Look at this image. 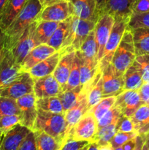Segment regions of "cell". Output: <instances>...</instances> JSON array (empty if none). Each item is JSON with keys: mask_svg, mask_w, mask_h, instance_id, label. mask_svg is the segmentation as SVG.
Here are the masks:
<instances>
[{"mask_svg": "<svg viewBox=\"0 0 149 150\" xmlns=\"http://www.w3.org/2000/svg\"><path fill=\"white\" fill-rule=\"evenodd\" d=\"M39 0H29L18 16L4 32L6 35L4 48L11 50L25 29L38 20L42 10Z\"/></svg>", "mask_w": 149, "mask_h": 150, "instance_id": "6da1fadb", "label": "cell"}, {"mask_svg": "<svg viewBox=\"0 0 149 150\" xmlns=\"http://www.w3.org/2000/svg\"><path fill=\"white\" fill-rule=\"evenodd\" d=\"M32 130L45 132L62 144L67 135L65 115L37 109V116Z\"/></svg>", "mask_w": 149, "mask_h": 150, "instance_id": "7a4b0ae2", "label": "cell"}, {"mask_svg": "<svg viewBox=\"0 0 149 150\" xmlns=\"http://www.w3.org/2000/svg\"><path fill=\"white\" fill-rule=\"evenodd\" d=\"M96 23L80 19L72 16L67 37L58 51L61 55L79 51L82 44L90 32L94 29Z\"/></svg>", "mask_w": 149, "mask_h": 150, "instance_id": "3957f363", "label": "cell"}, {"mask_svg": "<svg viewBox=\"0 0 149 150\" xmlns=\"http://www.w3.org/2000/svg\"><path fill=\"white\" fill-rule=\"evenodd\" d=\"M136 57L132 34L131 29L127 26L122 39L114 53L111 63L117 70L124 74L127 69L133 64Z\"/></svg>", "mask_w": 149, "mask_h": 150, "instance_id": "277c9868", "label": "cell"}, {"mask_svg": "<svg viewBox=\"0 0 149 150\" xmlns=\"http://www.w3.org/2000/svg\"><path fill=\"white\" fill-rule=\"evenodd\" d=\"M128 26V21L121 19H115L109 38L105 45L102 59L99 62V70L102 71L106 66L112 62L115 50L121 42L124 32Z\"/></svg>", "mask_w": 149, "mask_h": 150, "instance_id": "5b68a950", "label": "cell"}, {"mask_svg": "<svg viewBox=\"0 0 149 150\" xmlns=\"http://www.w3.org/2000/svg\"><path fill=\"white\" fill-rule=\"evenodd\" d=\"M34 79L29 72H22L13 81L0 89V96L17 100L33 92Z\"/></svg>", "mask_w": 149, "mask_h": 150, "instance_id": "8992f818", "label": "cell"}, {"mask_svg": "<svg viewBox=\"0 0 149 150\" xmlns=\"http://www.w3.org/2000/svg\"><path fill=\"white\" fill-rule=\"evenodd\" d=\"M97 130V121L91 114L87 113L73 126L69 132L67 139L75 141H86L91 143Z\"/></svg>", "mask_w": 149, "mask_h": 150, "instance_id": "52a82bcc", "label": "cell"}, {"mask_svg": "<svg viewBox=\"0 0 149 150\" xmlns=\"http://www.w3.org/2000/svg\"><path fill=\"white\" fill-rule=\"evenodd\" d=\"M103 98L117 96L124 91V81L123 73L116 70L112 63L102 70Z\"/></svg>", "mask_w": 149, "mask_h": 150, "instance_id": "ba28073f", "label": "cell"}, {"mask_svg": "<svg viewBox=\"0 0 149 150\" xmlns=\"http://www.w3.org/2000/svg\"><path fill=\"white\" fill-rule=\"evenodd\" d=\"M38 20H37L29 25L18 40L13 48L10 50L18 64H21L27 54L34 47L39 45L35 38V29Z\"/></svg>", "mask_w": 149, "mask_h": 150, "instance_id": "9c48e42d", "label": "cell"}, {"mask_svg": "<svg viewBox=\"0 0 149 150\" xmlns=\"http://www.w3.org/2000/svg\"><path fill=\"white\" fill-rule=\"evenodd\" d=\"M22 72L21 65L16 62L12 51L4 48L0 59V89L17 79Z\"/></svg>", "mask_w": 149, "mask_h": 150, "instance_id": "30bf717a", "label": "cell"}, {"mask_svg": "<svg viewBox=\"0 0 149 150\" xmlns=\"http://www.w3.org/2000/svg\"><path fill=\"white\" fill-rule=\"evenodd\" d=\"M73 16V7L70 1H59L42 8L38 21L62 22Z\"/></svg>", "mask_w": 149, "mask_h": 150, "instance_id": "8fae6325", "label": "cell"}, {"mask_svg": "<svg viewBox=\"0 0 149 150\" xmlns=\"http://www.w3.org/2000/svg\"><path fill=\"white\" fill-rule=\"evenodd\" d=\"M115 19L108 13L102 15L98 19L94 27L95 39L97 45V58L99 62L102 59L105 45L109 38Z\"/></svg>", "mask_w": 149, "mask_h": 150, "instance_id": "7c38bea8", "label": "cell"}, {"mask_svg": "<svg viewBox=\"0 0 149 150\" xmlns=\"http://www.w3.org/2000/svg\"><path fill=\"white\" fill-rule=\"evenodd\" d=\"M36 100L37 98L34 92L16 100L18 106L20 109V124L32 130H33L34 125L37 116Z\"/></svg>", "mask_w": 149, "mask_h": 150, "instance_id": "4fadbf2b", "label": "cell"}, {"mask_svg": "<svg viewBox=\"0 0 149 150\" xmlns=\"http://www.w3.org/2000/svg\"><path fill=\"white\" fill-rule=\"evenodd\" d=\"M143 105L138 90H124L116 96L114 105L119 109L121 114L131 117Z\"/></svg>", "mask_w": 149, "mask_h": 150, "instance_id": "5bb4252c", "label": "cell"}, {"mask_svg": "<svg viewBox=\"0 0 149 150\" xmlns=\"http://www.w3.org/2000/svg\"><path fill=\"white\" fill-rule=\"evenodd\" d=\"M87 93L88 83H86V84L83 85L82 92L80 93V97H79L75 105L73 107H72L68 111H66L65 114H64L66 122H67V135H66V139H67L69 132L72 128L73 126L83 116L86 115L88 111H89Z\"/></svg>", "mask_w": 149, "mask_h": 150, "instance_id": "9a60e30c", "label": "cell"}, {"mask_svg": "<svg viewBox=\"0 0 149 150\" xmlns=\"http://www.w3.org/2000/svg\"><path fill=\"white\" fill-rule=\"evenodd\" d=\"M62 92V87L52 74L34 79L33 92L37 99L58 96Z\"/></svg>", "mask_w": 149, "mask_h": 150, "instance_id": "2e32d148", "label": "cell"}, {"mask_svg": "<svg viewBox=\"0 0 149 150\" xmlns=\"http://www.w3.org/2000/svg\"><path fill=\"white\" fill-rule=\"evenodd\" d=\"M135 0H108L104 13H108L114 19H121L129 22L132 14Z\"/></svg>", "mask_w": 149, "mask_h": 150, "instance_id": "e0dca14e", "label": "cell"}, {"mask_svg": "<svg viewBox=\"0 0 149 150\" xmlns=\"http://www.w3.org/2000/svg\"><path fill=\"white\" fill-rule=\"evenodd\" d=\"M31 130L20 123L18 124L3 136L0 150H18L23 139Z\"/></svg>", "mask_w": 149, "mask_h": 150, "instance_id": "ac0fdd59", "label": "cell"}, {"mask_svg": "<svg viewBox=\"0 0 149 150\" xmlns=\"http://www.w3.org/2000/svg\"><path fill=\"white\" fill-rule=\"evenodd\" d=\"M53 48L48 44H40L33 48L24 58L21 63V70L23 72H29L31 68L37 64L42 60L45 59L56 52Z\"/></svg>", "mask_w": 149, "mask_h": 150, "instance_id": "d6986e66", "label": "cell"}, {"mask_svg": "<svg viewBox=\"0 0 149 150\" xmlns=\"http://www.w3.org/2000/svg\"><path fill=\"white\" fill-rule=\"evenodd\" d=\"M73 16L83 20L96 23L99 18L96 11L95 0H71Z\"/></svg>", "mask_w": 149, "mask_h": 150, "instance_id": "ffe728a7", "label": "cell"}, {"mask_svg": "<svg viewBox=\"0 0 149 150\" xmlns=\"http://www.w3.org/2000/svg\"><path fill=\"white\" fill-rule=\"evenodd\" d=\"M60 57H61L60 53L58 51H56L53 54L48 57L45 59L42 60V62L31 68L29 70V74L33 78V79H39L53 74L58 64Z\"/></svg>", "mask_w": 149, "mask_h": 150, "instance_id": "44dd1931", "label": "cell"}, {"mask_svg": "<svg viewBox=\"0 0 149 150\" xmlns=\"http://www.w3.org/2000/svg\"><path fill=\"white\" fill-rule=\"evenodd\" d=\"M75 52L67 53L61 55L58 64L52 74L60 83L62 89H64L68 80Z\"/></svg>", "mask_w": 149, "mask_h": 150, "instance_id": "7402d4cb", "label": "cell"}, {"mask_svg": "<svg viewBox=\"0 0 149 150\" xmlns=\"http://www.w3.org/2000/svg\"><path fill=\"white\" fill-rule=\"evenodd\" d=\"M135 133L139 136H146L149 132V105L143 104L130 117Z\"/></svg>", "mask_w": 149, "mask_h": 150, "instance_id": "603a6c76", "label": "cell"}, {"mask_svg": "<svg viewBox=\"0 0 149 150\" xmlns=\"http://www.w3.org/2000/svg\"><path fill=\"white\" fill-rule=\"evenodd\" d=\"M28 1L29 0H8L0 20V28L4 32L7 30Z\"/></svg>", "mask_w": 149, "mask_h": 150, "instance_id": "cb8c5ba5", "label": "cell"}, {"mask_svg": "<svg viewBox=\"0 0 149 150\" xmlns=\"http://www.w3.org/2000/svg\"><path fill=\"white\" fill-rule=\"evenodd\" d=\"M88 83V106L89 110L97 104L103 98L102 72L99 70L97 74Z\"/></svg>", "mask_w": 149, "mask_h": 150, "instance_id": "d4e9b609", "label": "cell"}, {"mask_svg": "<svg viewBox=\"0 0 149 150\" xmlns=\"http://www.w3.org/2000/svg\"><path fill=\"white\" fill-rule=\"evenodd\" d=\"M76 54L80 59L99 61L97 58V45L95 39L94 29L90 32Z\"/></svg>", "mask_w": 149, "mask_h": 150, "instance_id": "484cf974", "label": "cell"}, {"mask_svg": "<svg viewBox=\"0 0 149 150\" xmlns=\"http://www.w3.org/2000/svg\"><path fill=\"white\" fill-rule=\"evenodd\" d=\"M136 56L149 54V28L131 29Z\"/></svg>", "mask_w": 149, "mask_h": 150, "instance_id": "4316f807", "label": "cell"}, {"mask_svg": "<svg viewBox=\"0 0 149 150\" xmlns=\"http://www.w3.org/2000/svg\"><path fill=\"white\" fill-rule=\"evenodd\" d=\"M58 22L38 21L35 29V38L38 45L46 44L58 26Z\"/></svg>", "mask_w": 149, "mask_h": 150, "instance_id": "83f0119b", "label": "cell"}, {"mask_svg": "<svg viewBox=\"0 0 149 150\" xmlns=\"http://www.w3.org/2000/svg\"><path fill=\"white\" fill-rule=\"evenodd\" d=\"M124 81V90H139L144 83L139 69L131 64L127 69L123 75Z\"/></svg>", "mask_w": 149, "mask_h": 150, "instance_id": "f1b7e54d", "label": "cell"}, {"mask_svg": "<svg viewBox=\"0 0 149 150\" xmlns=\"http://www.w3.org/2000/svg\"><path fill=\"white\" fill-rule=\"evenodd\" d=\"M72 16L64 21L60 22L58 26L52 36L49 39L46 44L53 48L56 51H58L61 48L63 42L67 37L69 27H70V21H71Z\"/></svg>", "mask_w": 149, "mask_h": 150, "instance_id": "f546056e", "label": "cell"}, {"mask_svg": "<svg viewBox=\"0 0 149 150\" xmlns=\"http://www.w3.org/2000/svg\"><path fill=\"white\" fill-rule=\"evenodd\" d=\"M79 58V57H78ZM80 83L85 85L95 77L99 70V61H89L80 59Z\"/></svg>", "mask_w": 149, "mask_h": 150, "instance_id": "4dcf8cb0", "label": "cell"}, {"mask_svg": "<svg viewBox=\"0 0 149 150\" xmlns=\"http://www.w3.org/2000/svg\"><path fill=\"white\" fill-rule=\"evenodd\" d=\"M37 109L56 114H65L62 103L58 96L38 98L36 100Z\"/></svg>", "mask_w": 149, "mask_h": 150, "instance_id": "1f68e13d", "label": "cell"}, {"mask_svg": "<svg viewBox=\"0 0 149 150\" xmlns=\"http://www.w3.org/2000/svg\"><path fill=\"white\" fill-rule=\"evenodd\" d=\"M34 133L35 134L37 150H60L61 149L62 144L45 132L34 130Z\"/></svg>", "mask_w": 149, "mask_h": 150, "instance_id": "d6a6232c", "label": "cell"}, {"mask_svg": "<svg viewBox=\"0 0 149 150\" xmlns=\"http://www.w3.org/2000/svg\"><path fill=\"white\" fill-rule=\"evenodd\" d=\"M115 100H116V96L102 98L97 104L91 108L87 113L91 114L98 122L108 111H110L113 107Z\"/></svg>", "mask_w": 149, "mask_h": 150, "instance_id": "836d02e7", "label": "cell"}, {"mask_svg": "<svg viewBox=\"0 0 149 150\" xmlns=\"http://www.w3.org/2000/svg\"><path fill=\"white\" fill-rule=\"evenodd\" d=\"M83 87V85H80L74 89L64 91L58 95L61 103H62L64 112L68 111L69 109H70L72 107L75 105L79 97H80Z\"/></svg>", "mask_w": 149, "mask_h": 150, "instance_id": "e575fe53", "label": "cell"}, {"mask_svg": "<svg viewBox=\"0 0 149 150\" xmlns=\"http://www.w3.org/2000/svg\"><path fill=\"white\" fill-rule=\"evenodd\" d=\"M80 85H81V83H80V61H79V58L75 52V56H74V60H73L71 71H70L67 83L63 89V92L74 89V88L77 87Z\"/></svg>", "mask_w": 149, "mask_h": 150, "instance_id": "d590c367", "label": "cell"}, {"mask_svg": "<svg viewBox=\"0 0 149 150\" xmlns=\"http://www.w3.org/2000/svg\"><path fill=\"white\" fill-rule=\"evenodd\" d=\"M116 133V123L101 127L98 129L93 142L96 143L99 146L108 144Z\"/></svg>", "mask_w": 149, "mask_h": 150, "instance_id": "8d00e7d4", "label": "cell"}, {"mask_svg": "<svg viewBox=\"0 0 149 150\" xmlns=\"http://www.w3.org/2000/svg\"><path fill=\"white\" fill-rule=\"evenodd\" d=\"M15 100L0 96V118L7 115H20Z\"/></svg>", "mask_w": 149, "mask_h": 150, "instance_id": "74e56055", "label": "cell"}, {"mask_svg": "<svg viewBox=\"0 0 149 150\" xmlns=\"http://www.w3.org/2000/svg\"><path fill=\"white\" fill-rule=\"evenodd\" d=\"M133 64L139 69L144 83H149V54L137 56Z\"/></svg>", "mask_w": 149, "mask_h": 150, "instance_id": "f35d334b", "label": "cell"}, {"mask_svg": "<svg viewBox=\"0 0 149 150\" xmlns=\"http://www.w3.org/2000/svg\"><path fill=\"white\" fill-rule=\"evenodd\" d=\"M20 123V115H7L0 118V136H4V134L10 131L18 124Z\"/></svg>", "mask_w": 149, "mask_h": 150, "instance_id": "ab89813d", "label": "cell"}, {"mask_svg": "<svg viewBox=\"0 0 149 150\" xmlns=\"http://www.w3.org/2000/svg\"><path fill=\"white\" fill-rule=\"evenodd\" d=\"M121 116H122V114H121L119 109L115 105H113V107L97 122L98 129L105 127V126L109 125L115 124Z\"/></svg>", "mask_w": 149, "mask_h": 150, "instance_id": "60d3db41", "label": "cell"}, {"mask_svg": "<svg viewBox=\"0 0 149 150\" xmlns=\"http://www.w3.org/2000/svg\"><path fill=\"white\" fill-rule=\"evenodd\" d=\"M130 29L136 28H149V12L141 14H132L128 22Z\"/></svg>", "mask_w": 149, "mask_h": 150, "instance_id": "b9f144b4", "label": "cell"}, {"mask_svg": "<svg viewBox=\"0 0 149 150\" xmlns=\"http://www.w3.org/2000/svg\"><path fill=\"white\" fill-rule=\"evenodd\" d=\"M137 136V133L135 132H132V133H123V132H117L112 139H111L110 145L113 149H116V148L121 147L124 144L128 141L131 140V139H134L136 136Z\"/></svg>", "mask_w": 149, "mask_h": 150, "instance_id": "7bdbcfd3", "label": "cell"}, {"mask_svg": "<svg viewBox=\"0 0 149 150\" xmlns=\"http://www.w3.org/2000/svg\"><path fill=\"white\" fill-rule=\"evenodd\" d=\"M117 132H123V133H132L134 131V125L129 117L121 116L116 122Z\"/></svg>", "mask_w": 149, "mask_h": 150, "instance_id": "ee69618b", "label": "cell"}, {"mask_svg": "<svg viewBox=\"0 0 149 150\" xmlns=\"http://www.w3.org/2000/svg\"><path fill=\"white\" fill-rule=\"evenodd\" d=\"M89 144L86 141H75L71 139H67L62 144L60 150H80Z\"/></svg>", "mask_w": 149, "mask_h": 150, "instance_id": "f6af8a7d", "label": "cell"}, {"mask_svg": "<svg viewBox=\"0 0 149 150\" xmlns=\"http://www.w3.org/2000/svg\"><path fill=\"white\" fill-rule=\"evenodd\" d=\"M18 150H37L35 134L33 130H31L29 134L23 139L21 144L19 146Z\"/></svg>", "mask_w": 149, "mask_h": 150, "instance_id": "bcb514c9", "label": "cell"}, {"mask_svg": "<svg viewBox=\"0 0 149 150\" xmlns=\"http://www.w3.org/2000/svg\"><path fill=\"white\" fill-rule=\"evenodd\" d=\"M147 12H149V0H135L133 5L132 14H141Z\"/></svg>", "mask_w": 149, "mask_h": 150, "instance_id": "7dc6e473", "label": "cell"}, {"mask_svg": "<svg viewBox=\"0 0 149 150\" xmlns=\"http://www.w3.org/2000/svg\"><path fill=\"white\" fill-rule=\"evenodd\" d=\"M143 104L149 105V83H144L139 89Z\"/></svg>", "mask_w": 149, "mask_h": 150, "instance_id": "c3c4849f", "label": "cell"}, {"mask_svg": "<svg viewBox=\"0 0 149 150\" xmlns=\"http://www.w3.org/2000/svg\"><path fill=\"white\" fill-rule=\"evenodd\" d=\"M95 1H96V11H97L98 16L100 17L102 15H103L104 10L108 2V0H95Z\"/></svg>", "mask_w": 149, "mask_h": 150, "instance_id": "681fc988", "label": "cell"}, {"mask_svg": "<svg viewBox=\"0 0 149 150\" xmlns=\"http://www.w3.org/2000/svg\"><path fill=\"white\" fill-rule=\"evenodd\" d=\"M136 142H137V136H136L134 139H131V140L126 142V143L124 144L121 147L124 150H133L134 148L135 147Z\"/></svg>", "mask_w": 149, "mask_h": 150, "instance_id": "f907efd6", "label": "cell"}, {"mask_svg": "<svg viewBox=\"0 0 149 150\" xmlns=\"http://www.w3.org/2000/svg\"><path fill=\"white\" fill-rule=\"evenodd\" d=\"M146 136H137V142H136L135 147L133 150H142L143 149V145H144L145 141Z\"/></svg>", "mask_w": 149, "mask_h": 150, "instance_id": "816d5d0a", "label": "cell"}, {"mask_svg": "<svg viewBox=\"0 0 149 150\" xmlns=\"http://www.w3.org/2000/svg\"><path fill=\"white\" fill-rule=\"evenodd\" d=\"M6 35L4 31L0 28V59L2 55L3 51L4 48V42H5Z\"/></svg>", "mask_w": 149, "mask_h": 150, "instance_id": "f5cc1de1", "label": "cell"}, {"mask_svg": "<svg viewBox=\"0 0 149 150\" xmlns=\"http://www.w3.org/2000/svg\"><path fill=\"white\" fill-rule=\"evenodd\" d=\"M42 4V7H45L46 6L50 5V4H54V3L59 2V1H70L71 0H39Z\"/></svg>", "mask_w": 149, "mask_h": 150, "instance_id": "db71d44e", "label": "cell"}, {"mask_svg": "<svg viewBox=\"0 0 149 150\" xmlns=\"http://www.w3.org/2000/svg\"><path fill=\"white\" fill-rule=\"evenodd\" d=\"M7 1H8V0H0V20H1V16H2Z\"/></svg>", "mask_w": 149, "mask_h": 150, "instance_id": "11a10c76", "label": "cell"}, {"mask_svg": "<svg viewBox=\"0 0 149 150\" xmlns=\"http://www.w3.org/2000/svg\"><path fill=\"white\" fill-rule=\"evenodd\" d=\"M98 150H113V148L110 145V144L102 145V146H98Z\"/></svg>", "mask_w": 149, "mask_h": 150, "instance_id": "9f6ffc18", "label": "cell"}, {"mask_svg": "<svg viewBox=\"0 0 149 150\" xmlns=\"http://www.w3.org/2000/svg\"><path fill=\"white\" fill-rule=\"evenodd\" d=\"M98 146L99 145L97 144L95 142H91V143H89L87 150H98Z\"/></svg>", "mask_w": 149, "mask_h": 150, "instance_id": "6f0895ef", "label": "cell"}, {"mask_svg": "<svg viewBox=\"0 0 149 150\" xmlns=\"http://www.w3.org/2000/svg\"><path fill=\"white\" fill-rule=\"evenodd\" d=\"M143 148L146 150H149V132L145 136V141L144 145H143Z\"/></svg>", "mask_w": 149, "mask_h": 150, "instance_id": "680465c9", "label": "cell"}, {"mask_svg": "<svg viewBox=\"0 0 149 150\" xmlns=\"http://www.w3.org/2000/svg\"><path fill=\"white\" fill-rule=\"evenodd\" d=\"M89 144L86 145V146H85L84 147L82 148V149H80V150H87V149H88V146H89Z\"/></svg>", "mask_w": 149, "mask_h": 150, "instance_id": "91938a15", "label": "cell"}, {"mask_svg": "<svg viewBox=\"0 0 149 150\" xmlns=\"http://www.w3.org/2000/svg\"><path fill=\"white\" fill-rule=\"evenodd\" d=\"M113 150H124V149H123L121 147H118V148H116V149H113Z\"/></svg>", "mask_w": 149, "mask_h": 150, "instance_id": "94428289", "label": "cell"}, {"mask_svg": "<svg viewBox=\"0 0 149 150\" xmlns=\"http://www.w3.org/2000/svg\"><path fill=\"white\" fill-rule=\"evenodd\" d=\"M2 139H3L2 136H0V145H1V141H2Z\"/></svg>", "mask_w": 149, "mask_h": 150, "instance_id": "6125c7cd", "label": "cell"}, {"mask_svg": "<svg viewBox=\"0 0 149 150\" xmlns=\"http://www.w3.org/2000/svg\"><path fill=\"white\" fill-rule=\"evenodd\" d=\"M142 150H146V149H144V148H143V149H142Z\"/></svg>", "mask_w": 149, "mask_h": 150, "instance_id": "be15d7a7", "label": "cell"}]
</instances>
